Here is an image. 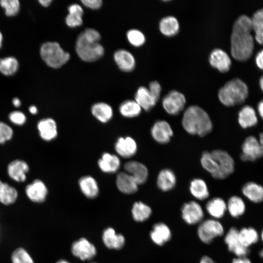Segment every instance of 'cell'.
<instances>
[{
    "label": "cell",
    "instance_id": "obj_46",
    "mask_svg": "<svg viewBox=\"0 0 263 263\" xmlns=\"http://www.w3.org/2000/svg\"><path fill=\"white\" fill-rule=\"evenodd\" d=\"M65 21L66 24L70 27L79 26L83 23L82 16L69 13L66 18Z\"/></svg>",
    "mask_w": 263,
    "mask_h": 263
},
{
    "label": "cell",
    "instance_id": "obj_37",
    "mask_svg": "<svg viewBox=\"0 0 263 263\" xmlns=\"http://www.w3.org/2000/svg\"><path fill=\"white\" fill-rule=\"evenodd\" d=\"M142 109L138 103L133 100L123 101L119 106V111L122 116L126 118H133L138 116L141 112Z\"/></svg>",
    "mask_w": 263,
    "mask_h": 263
},
{
    "label": "cell",
    "instance_id": "obj_55",
    "mask_svg": "<svg viewBox=\"0 0 263 263\" xmlns=\"http://www.w3.org/2000/svg\"><path fill=\"white\" fill-rule=\"evenodd\" d=\"M52 1L51 0H40L39 2L44 7L48 6Z\"/></svg>",
    "mask_w": 263,
    "mask_h": 263
},
{
    "label": "cell",
    "instance_id": "obj_5",
    "mask_svg": "<svg viewBox=\"0 0 263 263\" xmlns=\"http://www.w3.org/2000/svg\"><path fill=\"white\" fill-rule=\"evenodd\" d=\"M40 53L42 59L46 64L55 69L61 67L70 58L69 53L65 52L56 42L44 43L41 47Z\"/></svg>",
    "mask_w": 263,
    "mask_h": 263
},
{
    "label": "cell",
    "instance_id": "obj_9",
    "mask_svg": "<svg viewBox=\"0 0 263 263\" xmlns=\"http://www.w3.org/2000/svg\"><path fill=\"white\" fill-rule=\"evenodd\" d=\"M186 99L184 95L176 90L170 91L162 100V105L169 114H178L184 108Z\"/></svg>",
    "mask_w": 263,
    "mask_h": 263
},
{
    "label": "cell",
    "instance_id": "obj_14",
    "mask_svg": "<svg viewBox=\"0 0 263 263\" xmlns=\"http://www.w3.org/2000/svg\"><path fill=\"white\" fill-rule=\"evenodd\" d=\"M153 139L157 143L165 144L169 142L173 132L170 124L165 120L156 121L150 129Z\"/></svg>",
    "mask_w": 263,
    "mask_h": 263
},
{
    "label": "cell",
    "instance_id": "obj_10",
    "mask_svg": "<svg viewBox=\"0 0 263 263\" xmlns=\"http://www.w3.org/2000/svg\"><path fill=\"white\" fill-rule=\"evenodd\" d=\"M181 215L183 220L190 225L200 222L204 216L201 206L194 201L184 204L181 208Z\"/></svg>",
    "mask_w": 263,
    "mask_h": 263
},
{
    "label": "cell",
    "instance_id": "obj_25",
    "mask_svg": "<svg viewBox=\"0 0 263 263\" xmlns=\"http://www.w3.org/2000/svg\"><path fill=\"white\" fill-rule=\"evenodd\" d=\"M135 101L141 109L146 111L151 109L156 104L158 100L151 94L148 88L140 87L135 93Z\"/></svg>",
    "mask_w": 263,
    "mask_h": 263
},
{
    "label": "cell",
    "instance_id": "obj_38",
    "mask_svg": "<svg viewBox=\"0 0 263 263\" xmlns=\"http://www.w3.org/2000/svg\"><path fill=\"white\" fill-rule=\"evenodd\" d=\"M151 211V208L142 202H135L132 209L133 218L137 222H143L148 219Z\"/></svg>",
    "mask_w": 263,
    "mask_h": 263
},
{
    "label": "cell",
    "instance_id": "obj_28",
    "mask_svg": "<svg viewBox=\"0 0 263 263\" xmlns=\"http://www.w3.org/2000/svg\"><path fill=\"white\" fill-rule=\"evenodd\" d=\"M78 185L82 193L88 198H94L99 193L97 182L91 176L86 175L81 177L78 181Z\"/></svg>",
    "mask_w": 263,
    "mask_h": 263
},
{
    "label": "cell",
    "instance_id": "obj_31",
    "mask_svg": "<svg viewBox=\"0 0 263 263\" xmlns=\"http://www.w3.org/2000/svg\"><path fill=\"white\" fill-rule=\"evenodd\" d=\"M207 213L214 219L222 218L226 211V204L220 197H215L209 200L206 206Z\"/></svg>",
    "mask_w": 263,
    "mask_h": 263
},
{
    "label": "cell",
    "instance_id": "obj_24",
    "mask_svg": "<svg viewBox=\"0 0 263 263\" xmlns=\"http://www.w3.org/2000/svg\"><path fill=\"white\" fill-rule=\"evenodd\" d=\"M238 122L243 129L256 126L258 123V118L253 108L249 105L242 107L238 113Z\"/></svg>",
    "mask_w": 263,
    "mask_h": 263
},
{
    "label": "cell",
    "instance_id": "obj_21",
    "mask_svg": "<svg viewBox=\"0 0 263 263\" xmlns=\"http://www.w3.org/2000/svg\"><path fill=\"white\" fill-rule=\"evenodd\" d=\"M97 164L100 169L103 172L112 173L119 169L121 162L117 155L109 152H104L98 160Z\"/></svg>",
    "mask_w": 263,
    "mask_h": 263
},
{
    "label": "cell",
    "instance_id": "obj_54",
    "mask_svg": "<svg viewBox=\"0 0 263 263\" xmlns=\"http://www.w3.org/2000/svg\"><path fill=\"white\" fill-rule=\"evenodd\" d=\"M258 113L261 118H263V100L260 101L257 107Z\"/></svg>",
    "mask_w": 263,
    "mask_h": 263
},
{
    "label": "cell",
    "instance_id": "obj_58",
    "mask_svg": "<svg viewBox=\"0 0 263 263\" xmlns=\"http://www.w3.org/2000/svg\"><path fill=\"white\" fill-rule=\"evenodd\" d=\"M55 263H70L65 259H60L57 261Z\"/></svg>",
    "mask_w": 263,
    "mask_h": 263
},
{
    "label": "cell",
    "instance_id": "obj_39",
    "mask_svg": "<svg viewBox=\"0 0 263 263\" xmlns=\"http://www.w3.org/2000/svg\"><path fill=\"white\" fill-rule=\"evenodd\" d=\"M252 30L255 34L257 42L263 44V10L262 9L257 11L251 19Z\"/></svg>",
    "mask_w": 263,
    "mask_h": 263
},
{
    "label": "cell",
    "instance_id": "obj_57",
    "mask_svg": "<svg viewBox=\"0 0 263 263\" xmlns=\"http://www.w3.org/2000/svg\"><path fill=\"white\" fill-rule=\"evenodd\" d=\"M29 111L32 114H36L38 113V109L37 107L35 106H31L29 107Z\"/></svg>",
    "mask_w": 263,
    "mask_h": 263
},
{
    "label": "cell",
    "instance_id": "obj_42",
    "mask_svg": "<svg viewBox=\"0 0 263 263\" xmlns=\"http://www.w3.org/2000/svg\"><path fill=\"white\" fill-rule=\"evenodd\" d=\"M18 67V62L13 57L0 59V72L6 75L14 74L17 72Z\"/></svg>",
    "mask_w": 263,
    "mask_h": 263
},
{
    "label": "cell",
    "instance_id": "obj_56",
    "mask_svg": "<svg viewBox=\"0 0 263 263\" xmlns=\"http://www.w3.org/2000/svg\"><path fill=\"white\" fill-rule=\"evenodd\" d=\"M13 104L14 105V106H15L16 107H19L20 106V104H21V102H20V101L19 100V99L17 97L16 98H14L13 99Z\"/></svg>",
    "mask_w": 263,
    "mask_h": 263
},
{
    "label": "cell",
    "instance_id": "obj_35",
    "mask_svg": "<svg viewBox=\"0 0 263 263\" xmlns=\"http://www.w3.org/2000/svg\"><path fill=\"white\" fill-rule=\"evenodd\" d=\"M226 207L230 215L234 218L241 216L245 211V205L244 200L236 195L229 198L226 204Z\"/></svg>",
    "mask_w": 263,
    "mask_h": 263
},
{
    "label": "cell",
    "instance_id": "obj_16",
    "mask_svg": "<svg viewBox=\"0 0 263 263\" xmlns=\"http://www.w3.org/2000/svg\"><path fill=\"white\" fill-rule=\"evenodd\" d=\"M117 153L122 157L128 158L137 152V145L135 140L130 136L118 138L114 145Z\"/></svg>",
    "mask_w": 263,
    "mask_h": 263
},
{
    "label": "cell",
    "instance_id": "obj_48",
    "mask_svg": "<svg viewBox=\"0 0 263 263\" xmlns=\"http://www.w3.org/2000/svg\"><path fill=\"white\" fill-rule=\"evenodd\" d=\"M148 89L151 94L158 100L161 92V87L160 84L156 81H151L149 84Z\"/></svg>",
    "mask_w": 263,
    "mask_h": 263
},
{
    "label": "cell",
    "instance_id": "obj_49",
    "mask_svg": "<svg viewBox=\"0 0 263 263\" xmlns=\"http://www.w3.org/2000/svg\"><path fill=\"white\" fill-rule=\"evenodd\" d=\"M82 4L86 7L92 9H98L102 5L101 0H82Z\"/></svg>",
    "mask_w": 263,
    "mask_h": 263
},
{
    "label": "cell",
    "instance_id": "obj_60",
    "mask_svg": "<svg viewBox=\"0 0 263 263\" xmlns=\"http://www.w3.org/2000/svg\"><path fill=\"white\" fill-rule=\"evenodd\" d=\"M263 133H261L260 134V139H259V142L260 143V144L261 145H263Z\"/></svg>",
    "mask_w": 263,
    "mask_h": 263
},
{
    "label": "cell",
    "instance_id": "obj_27",
    "mask_svg": "<svg viewBox=\"0 0 263 263\" xmlns=\"http://www.w3.org/2000/svg\"><path fill=\"white\" fill-rule=\"evenodd\" d=\"M156 184L162 191H168L172 189L176 184V177L174 172L169 169L161 170L158 173Z\"/></svg>",
    "mask_w": 263,
    "mask_h": 263
},
{
    "label": "cell",
    "instance_id": "obj_29",
    "mask_svg": "<svg viewBox=\"0 0 263 263\" xmlns=\"http://www.w3.org/2000/svg\"><path fill=\"white\" fill-rule=\"evenodd\" d=\"M91 112L98 121L103 123L109 122L113 116L112 107L105 102H97L94 104L92 106Z\"/></svg>",
    "mask_w": 263,
    "mask_h": 263
},
{
    "label": "cell",
    "instance_id": "obj_50",
    "mask_svg": "<svg viewBox=\"0 0 263 263\" xmlns=\"http://www.w3.org/2000/svg\"><path fill=\"white\" fill-rule=\"evenodd\" d=\"M69 13L70 14H75L83 16V9L82 7L77 4H73L70 5L68 8Z\"/></svg>",
    "mask_w": 263,
    "mask_h": 263
},
{
    "label": "cell",
    "instance_id": "obj_32",
    "mask_svg": "<svg viewBox=\"0 0 263 263\" xmlns=\"http://www.w3.org/2000/svg\"><path fill=\"white\" fill-rule=\"evenodd\" d=\"M18 192L13 186L0 180V203L4 206H10L16 203Z\"/></svg>",
    "mask_w": 263,
    "mask_h": 263
},
{
    "label": "cell",
    "instance_id": "obj_20",
    "mask_svg": "<svg viewBox=\"0 0 263 263\" xmlns=\"http://www.w3.org/2000/svg\"><path fill=\"white\" fill-rule=\"evenodd\" d=\"M113 58L118 68L122 71L131 72L135 67L134 57L127 50L124 49L117 50L113 55Z\"/></svg>",
    "mask_w": 263,
    "mask_h": 263
},
{
    "label": "cell",
    "instance_id": "obj_34",
    "mask_svg": "<svg viewBox=\"0 0 263 263\" xmlns=\"http://www.w3.org/2000/svg\"><path fill=\"white\" fill-rule=\"evenodd\" d=\"M159 30L166 36L171 37L177 34L179 30L178 20L173 16H169L162 18L159 22Z\"/></svg>",
    "mask_w": 263,
    "mask_h": 263
},
{
    "label": "cell",
    "instance_id": "obj_51",
    "mask_svg": "<svg viewBox=\"0 0 263 263\" xmlns=\"http://www.w3.org/2000/svg\"><path fill=\"white\" fill-rule=\"evenodd\" d=\"M263 51L261 50L257 54L256 56V63L257 66L261 70L263 69Z\"/></svg>",
    "mask_w": 263,
    "mask_h": 263
},
{
    "label": "cell",
    "instance_id": "obj_15",
    "mask_svg": "<svg viewBox=\"0 0 263 263\" xmlns=\"http://www.w3.org/2000/svg\"><path fill=\"white\" fill-rule=\"evenodd\" d=\"M125 172L130 175L138 185L146 182L149 175V171L146 166L136 161H130L124 165Z\"/></svg>",
    "mask_w": 263,
    "mask_h": 263
},
{
    "label": "cell",
    "instance_id": "obj_1",
    "mask_svg": "<svg viewBox=\"0 0 263 263\" xmlns=\"http://www.w3.org/2000/svg\"><path fill=\"white\" fill-rule=\"evenodd\" d=\"M251 18L243 15L234 22L231 36V53L238 61H245L250 58L254 48V39Z\"/></svg>",
    "mask_w": 263,
    "mask_h": 263
},
{
    "label": "cell",
    "instance_id": "obj_2",
    "mask_svg": "<svg viewBox=\"0 0 263 263\" xmlns=\"http://www.w3.org/2000/svg\"><path fill=\"white\" fill-rule=\"evenodd\" d=\"M101 38L99 33L93 28H87L78 36L75 45L76 52L82 60L93 62L104 55V49L99 43Z\"/></svg>",
    "mask_w": 263,
    "mask_h": 263
},
{
    "label": "cell",
    "instance_id": "obj_40",
    "mask_svg": "<svg viewBox=\"0 0 263 263\" xmlns=\"http://www.w3.org/2000/svg\"><path fill=\"white\" fill-rule=\"evenodd\" d=\"M10 261L11 263H35L29 251L22 246L18 247L12 251Z\"/></svg>",
    "mask_w": 263,
    "mask_h": 263
},
{
    "label": "cell",
    "instance_id": "obj_30",
    "mask_svg": "<svg viewBox=\"0 0 263 263\" xmlns=\"http://www.w3.org/2000/svg\"><path fill=\"white\" fill-rule=\"evenodd\" d=\"M242 191L245 197L253 203H259L263 201V188L259 184L247 182L243 186Z\"/></svg>",
    "mask_w": 263,
    "mask_h": 263
},
{
    "label": "cell",
    "instance_id": "obj_4",
    "mask_svg": "<svg viewBox=\"0 0 263 263\" xmlns=\"http://www.w3.org/2000/svg\"><path fill=\"white\" fill-rule=\"evenodd\" d=\"M247 85L239 78L227 81L218 92V98L225 106L231 107L243 103L247 98Z\"/></svg>",
    "mask_w": 263,
    "mask_h": 263
},
{
    "label": "cell",
    "instance_id": "obj_63",
    "mask_svg": "<svg viewBox=\"0 0 263 263\" xmlns=\"http://www.w3.org/2000/svg\"></svg>",
    "mask_w": 263,
    "mask_h": 263
},
{
    "label": "cell",
    "instance_id": "obj_44",
    "mask_svg": "<svg viewBox=\"0 0 263 263\" xmlns=\"http://www.w3.org/2000/svg\"><path fill=\"white\" fill-rule=\"evenodd\" d=\"M0 4L5 10L7 16H14L19 12V2L18 0H1Z\"/></svg>",
    "mask_w": 263,
    "mask_h": 263
},
{
    "label": "cell",
    "instance_id": "obj_47",
    "mask_svg": "<svg viewBox=\"0 0 263 263\" xmlns=\"http://www.w3.org/2000/svg\"><path fill=\"white\" fill-rule=\"evenodd\" d=\"M9 118L12 123L17 125H22L26 121L25 115L20 111L11 112L9 115Z\"/></svg>",
    "mask_w": 263,
    "mask_h": 263
},
{
    "label": "cell",
    "instance_id": "obj_36",
    "mask_svg": "<svg viewBox=\"0 0 263 263\" xmlns=\"http://www.w3.org/2000/svg\"><path fill=\"white\" fill-rule=\"evenodd\" d=\"M238 237L241 244L246 248L257 243L259 240L258 232L251 227L242 228L239 231Z\"/></svg>",
    "mask_w": 263,
    "mask_h": 263
},
{
    "label": "cell",
    "instance_id": "obj_59",
    "mask_svg": "<svg viewBox=\"0 0 263 263\" xmlns=\"http://www.w3.org/2000/svg\"><path fill=\"white\" fill-rule=\"evenodd\" d=\"M259 82H260L259 84H260L261 88L262 90H263V76H262L260 78Z\"/></svg>",
    "mask_w": 263,
    "mask_h": 263
},
{
    "label": "cell",
    "instance_id": "obj_7",
    "mask_svg": "<svg viewBox=\"0 0 263 263\" xmlns=\"http://www.w3.org/2000/svg\"><path fill=\"white\" fill-rule=\"evenodd\" d=\"M211 153L219 166V171L215 179H224L234 172L235 163L232 156L227 152L222 150H214Z\"/></svg>",
    "mask_w": 263,
    "mask_h": 263
},
{
    "label": "cell",
    "instance_id": "obj_17",
    "mask_svg": "<svg viewBox=\"0 0 263 263\" xmlns=\"http://www.w3.org/2000/svg\"><path fill=\"white\" fill-rule=\"evenodd\" d=\"M209 62L213 67L222 73L228 71L231 64L229 56L220 49L212 50L209 56Z\"/></svg>",
    "mask_w": 263,
    "mask_h": 263
},
{
    "label": "cell",
    "instance_id": "obj_43",
    "mask_svg": "<svg viewBox=\"0 0 263 263\" xmlns=\"http://www.w3.org/2000/svg\"><path fill=\"white\" fill-rule=\"evenodd\" d=\"M127 39L131 44L134 47L141 46L145 42L143 33L137 29H131L127 33Z\"/></svg>",
    "mask_w": 263,
    "mask_h": 263
},
{
    "label": "cell",
    "instance_id": "obj_62",
    "mask_svg": "<svg viewBox=\"0 0 263 263\" xmlns=\"http://www.w3.org/2000/svg\"><path fill=\"white\" fill-rule=\"evenodd\" d=\"M263 250H261V251L260 252V255H261V257H263Z\"/></svg>",
    "mask_w": 263,
    "mask_h": 263
},
{
    "label": "cell",
    "instance_id": "obj_22",
    "mask_svg": "<svg viewBox=\"0 0 263 263\" xmlns=\"http://www.w3.org/2000/svg\"><path fill=\"white\" fill-rule=\"evenodd\" d=\"M116 185L118 190L124 194H133L138 190V184L130 175L125 171L117 174Z\"/></svg>",
    "mask_w": 263,
    "mask_h": 263
},
{
    "label": "cell",
    "instance_id": "obj_11",
    "mask_svg": "<svg viewBox=\"0 0 263 263\" xmlns=\"http://www.w3.org/2000/svg\"><path fill=\"white\" fill-rule=\"evenodd\" d=\"M25 192L27 198L31 202L41 204L45 201L48 194V190L42 181L36 179L26 186Z\"/></svg>",
    "mask_w": 263,
    "mask_h": 263
},
{
    "label": "cell",
    "instance_id": "obj_45",
    "mask_svg": "<svg viewBox=\"0 0 263 263\" xmlns=\"http://www.w3.org/2000/svg\"><path fill=\"white\" fill-rule=\"evenodd\" d=\"M13 135L12 128L6 123L0 121V144L10 140Z\"/></svg>",
    "mask_w": 263,
    "mask_h": 263
},
{
    "label": "cell",
    "instance_id": "obj_23",
    "mask_svg": "<svg viewBox=\"0 0 263 263\" xmlns=\"http://www.w3.org/2000/svg\"><path fill=\"white\" fill-rule=\"evenodd\" d=\"M152 242L158 245H163L169 241L171 237V232L169 226L163 223L155 224L150 232Z\"/></svg>",
    "mask_w": 263,
    "mask_h": 263
},
{
    "label": "cell",
    "instance_id": "obj_6",
    "mask_svg": "<svg viewBox=\"0 0 263 263\" xmlns=\"http://www.w3.org/2000/svg\"><path fill=\"white\" fill-rule=\"evenodd\" d=\"M224 232L222 224L216 219H209L203 221L197 228V235L204 243L208 244L214 239L221 236Z\"/></svg>",
    "mask_w": 263,
    "mask_h": 263
},
{
    "label": "cell",
    "instance_id": "obj_12",
    "mask_svg": "<svg viewBox=\"0 0 263 263\" xmlns=\"http://www.w3.org/2000/svg\"><path fill=\"white\" fill-rule=\"evenodd\" d=\"M238 233L239 230L236 227H231L225 237V242L228 251L237 257H246L249 253V250L240 243Z\"/></svg>",
    "mask_w": 263,
    "mask_h": 263
},
{
    "label": "cell",
    "instance_id": "obj_13",
    "mask_svg": "<svg viewBox=\"0 0 263 263\" xmlns=\"http://www.w3.org/2000/svg\"><path fill=\"white\" fill-rule=\"evenodd\" d=\"M72 254L82 261L90 260L96 254L94 245L84 238L74 242L71 246Z\"/></svg>",
    "mask_w": 263,
    "mask_h": 263
},
{
    "label": "cell",
    "instance_id": "obj_53",
    "mask_svg": "<svg viewBox=\"0 0 263 263\" xmlns=\"http://www.w3.org/2000/svg\"><path fill=\"white\" fill-rule=\"evenodd\" d=\"M199 263H216L210 257L207 256H204L202 257Z\"/></svg>",
    "mask_w": 263,
    "mask_h": 263
},
{
    "label": "cell",
    "instance_id": "obj_18",
    "mask_svg": "<svg viewBox=\"0 0 263 263\" xmlns=\"http://www.w3.org/2000/svg\"><path fill=\"white\" fill-rule=\"evenodd\" d=\"M29 170L28 164L24 161L17 159L11 162L7 166L9 176L18 182H23L26 179V174Z\"/></svg>",
    "mask_w": 263,
    "mask_h": 263
},
{
    "label": "cell",
    "instance_id": "obj_33",
    "mask_svg": "<svg viewBox=\"0 0 263 263\" xmlns=\"http://www.w3.org/2000/svg\"><path fill=\"white\" fill-rule=\"evenodd\" d=\"M189 191L196 199L204 200L209 195V190L206 182L201 178L192 179L189 184Z\"/></svg>",
    "mask_w": 263,
    "mask_h": 263
},
{
    "label": "cell",
    "instance_id": "obj_52",
    "mask_svg": "<svg viewBox=\"0 0 263 263\" xmlns=\"http://www.w3.org/2000/svg\"><path fill=\"white\" fill-rule=\"evenodd\" d=\"M232 263H252L246 257H237L232 260Z\"/></svg>",
    "mask_w": 263,
    "mask_h": 263
},
{
    "label": "cell",
    "instance_id": "obj_8",
    "mask_svg": "<svg viewBox=\"0 0 263 263\" xmlns=\"http://www.w3.org/2000/svg\"><path fill=\"white\" fill-rule=\"evenodd\" d=\"M241 149L240 158L244 162H253L263 156V145L254 136H249L244 139Z\"/></svg>",
    "mask_w": 263,
    "mask_h": 263
},
{
    "label": "cell",
    "instance_id": "obj_61",
    "mask_svg": "<svg viewBox=\"0 0 263 263\" xmlns=\"http://www.w3.org/2000/svg\"><path fill=\"white\" fill-rule=\"evenodd\" d=\"M2 36L1 33L0 32V48L2 45Z\"/></svg>",
    "mask_w": 263,
    "mask_h": 263
},
{
    "label": "cell",
    "instance_id": "obj_3",
    "mask_svg": "<svg viewBox=\"0 0 263 263\" xmlns=\"http://www.w3.org/2000/svg\"><path fill=\"white\" fill-rule=\"evenodd\" d=\"M182 125L188 133L201 137L210 133L213 128L211 120L207 113L197 105L190 106L185 110Z\"/></svg>",
    "mask_w": 263,
    "mask_h": 263
},
{
    "label": "cell",
    "instance_id": "obj_19",
    "mask_svg": "<svg viewBox=\"0 0 263 263\" xmlns=\"http://www.w3.org/2000/svg\"><path fill=\"white\" fill-rule=\"evenodd\" d=\"M37 128L39 136L45 141H51L57 135L56 123L52 118H47L40 120L37 124Z\"/></svg>",
    "mask_w": 263,
    "mask_h": 263
},
{
    "label": "cell",
    "instance_id": "obj_26",
    "mask_svg": "<svg viewBox=\"0 0 263 263\" xmlns=\"http://www.w3.org/2000/svg\"><path fill=\"white\" fill-rule=\"evenodd\" d=\"M104 244L109 249H120L124 245L125 240L121 234L116 233L114 229L109 227L103 233Z\"/></svg>",
    "mask_w": 263,
    "mask_h": 263
},
{
    "label": "cell",
    "instance_id": "obj_41",
    "mask_svg": "<svg viewBox=\"0 0 263 263\" xmlns=\"http://www.w3.org/2000/svg\"><path fill=\"white\" fill-rule=\"evenodd\" d=\"M200 161L202 167L210 173L214 178L218 172L219 166L211 152L204 151L201 155Z\"/></svg>",
    "mask_w": 263,
    "mask_h": 263
}]
</instances>
